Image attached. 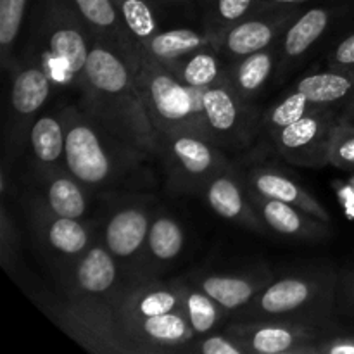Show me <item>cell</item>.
<instances>
[{
    "label": "cell",
    "mask_w": 354,
    "mask_h": 354,
    "mask_svg": "<svg viewBox=\"0 0 354 354\" xmlns=\"http://www.w3.org/2000/svg\"><path fill=\"white\" fill-rule=\"evenodd\" d=\"M80 106L107 131L149 158H159L158 130L147 113L137 80L114 45L93 37L83 73Z\"/></svg>",
    "instance_id": "6da1fadb"
},
{
    "label": "cell",
    "mask_w": 354,
    "mask_h": 354,
    "mask_svg": "<svg viewBox=\"0 0 354 354\" xmlns=\"http://www.w3.org/2000/svg\"><path fill=\"white\" fill-rule=\"evenodd\" d=\"M59 116L66 135V168L93 192H114L144 169L147 154L124 144L82 106L68 104Z\"/></svg>",
    "instance_id": "7a4b0ae2"
},
{
    "label": "cell",
    "mask_w": 354,
    "mask_h": 354,
    "mask_svg": "<svg viewBox=\"0 0 354 354\" xmlns=\"http://www.w3.org/2000/svg\"><path fill=\"white\" fill-rule=\"evenodd\" d=\"M334 266H310L273 279L254 299L235 313V320H292L335 325Z\"/></svg>",
    "instance_id": "3957f363"
},
{
    "label": "cell",
    "mask_w": 354,
    "mask_h": 354,
    "mask_svg": "<svg viewBox=\"0 0 354 354\" xmlns=\"http://www.w3.org/2000/svg\"><path fill=\"white\" fill-rule=\"evenodd\" d=\"M127 62L137 80L142 100L156 130L161 133L187 131L213 140L204 121L203 90L180 83L178 78L156 61L140 44Z\"/></svg>",
    "instance_id": "277c9868"
},
{
    "label": "cell",
    "mask_w": 354,
    "mask_h": 354,
    "mask_svg": "<svg viewBox=\"0 0 354 354\" xmlns=\"http://www.w3.org/2000/svg\"><path fill=\"white\" fill-rule=\"evenodd\" d=\"M55 324L80 346L100 354H137L111 297L69 296L52 310Z\"/></svg>",
    "instance_id": "5b68a950"
},
{
    "label": "cell",
    "mask_w": 354,
    "mask_h": 354,
    "mask_svg": "<svg viewBox=\"0 0 354 354\" xmlns=\"http://www.w3.org/2000/svg\"><path fill=\"white\" fill-rule=\"evenodd\" d=\"M41 37L52 64L61 68L64 82L80 90L93 33L73 0H44Z\"/></svg>",
    "instance_id": "8992f818"
},
{
    "label": "cell",
    "mask_w": 354,
    "mask_h": 354,
    "mask_svg": "<svg viewBox=\"0 0 354 354\" xmlns=\"http://www.w3.org/2000/svg\"><path fill=\"white\" fill-rule=\"evenodd\" d=\"M158 138L159 159L173 194H201L207 180L230 162L220 145L201 135L158 131Z\"/></svg>",
    "instance_id": "52a82bcc"
},
{
    "label": "cell",
    "mask_w": 354,
    "mask_h": 354,
    "mask_svg": "<svg viewBox=\"0 0 354 354\" xmlns=\"http://www.w3.org/2000/svg\"><path fill=\"white\" fill-rule=\"evenodd\" d=\"M23 207L35 242L62 280L92 245V228L83 220L55 214L37 190L26 194Z\"/></svg>",
    "instance_id": "ba28073f"
},
{
    "label": "cell",
    "mask_w": 354,
    "mask_h": 354,
    "mask_svg": "<svg viewBox=\"0 0 354 354\" xmlns=\"http://www.w3.org/2000/svg\"><path fill=\"white\" fill-rule=\"evenodd\" d=\"M337 325L292 320H235L225 327L249 354H317L318 342Z\"/></svg>",
    "instance_id": "9c48e42d"
},
{
    "label": "cell",
    "mask_w": 354,
    "mask_h": 354,
    "mask_svg": "<svg viewBox=\"0 0 354 354\" xmlns=\"http://www.w3.org/2000/svg\"><path fill=\"white\" fill-rule=\"evenodd\" d=\"M10 73V140L14 151H19L30 133L31 124L47 102L52 92L50 59L45 54H24L14 61Z\"/></svg>",
    "instance_id": "30bf717a"
},
{
    "label": "cell",
    "mask_w": 354,
    "mask_h": 354,
    "mask_svg": "<svg viewBox=\"0 0 354 354\" xmlns=\"http://www.w3.org/2000/svg\"><path fill=\"white\" fill-rule=\"evenodd\" d=\"M341 106H317L283 130L270 135V149L286 161L304 168L330 165V140Z\"/></svg>",
    "instance_id": "8fae6325"
},
{
    "label": "cell",
    "mask_w": 354,
    "mask_h": 354,
    "mask_svg": "<svg viewBox=\"0 0 354 354\" xmlns=\"http://www.w3.org/2000/svg\"><path fill=\"white\" fill-rule=\"evenodd\" d=\"M203 113L211 138L223 151L245 149L258 133L259 118L227 82L203 90Z\"/></svg>",
    "instance_id": "7c38bea8"
},
{
    "label": "cell",
    "mask_w": 354,
    "mask_h": 354,
    "mask_svg": "<svg viewBox=\"0 0 354 354\" xmlns=\"http://www.w3.org/2000/svg\"><path fill=\"white\" fill-rule=\"evenodd\" d=\"M152 203L149 196H127L118 204L106 220L102 232V242L118 265L133 270V279L140 268L147 242L149 228L152 223Z\"/></svg>",
    "instance_id": "4fadbf2b"
},
{
    "label": "cell",
    "mask_w": 354,
    "mask_h": 354,
    "mask_svg": "<svg viewBox=\"0 0 354 354\" xmlns=\"http://www.w3.org/2000/svg\"><path fill=\"white\" fill-rule=\"evenodd\" d=\"M299 14L301 10L294 6H273L259 10L218 35L214 47L228 62L265 50L279 44L289 24Z\"/></svg>",
    "instance_id": "5bb4252c"
},
{
    "label": "cell",
    "mask_w": 354,
    "mask_h": 354,
    "mask_svg": "<svg viewBox=\"0 0 354 354\" xmlns=\"http://www.w3.org/2000/svg\"><path fill=\"white\" fill-rule=\"evenodd\" d=\"M201 196L223 220L234 221L258 234H265L268 228L256 207L252 206L249 187L235 162L230 161L220 171L214 173L204 185Z\"/></svg>",
    "instance_id": "9a60e30c"
},
{
    "label": "cell",
    "mask_w": 354,
    "mask_h": 354,
    "mask_svg": "<svg viewBox=\"0 0 354 354\" xmlns=\"http://www.w3.org/2000/svg\"><path fill=\"white\" fill-rule=\"evenodd\" d=\"M124 335L137 354H168L180 349L196 337L183 310L147 318L120 320Z\"/></svg>",
    "instance_id": "2e32d148"
},
{
    "label": "cell",
    "mask_w": 354,
    "mask_h": 354,
    "mask_svg": "<svg viewBox=\"0 0 354 354\" xmlns=\"http://www.w3.org/2000/svg\"><path fill=\"white\" fill-rule=\"evenodd\" d=\"M114 311L120 320L147 318L182 310V296L173 280L135 279L120 286L111 296Z\"/></svg>",
    "instance_id": "e0dca14e"
},
{
    "label": "cell",
    "mask_w": 354,
    "mask_h": 354,
    "mask_svg": "<svg viewBox=\"0 0 354 354\" xmlns=\"http://www.w3.org/2000/svg\"><path fill=\"white\" fill-rule=\"evenodd\" d=\"M337 16V7H311L301 12L289 24L279 41V64H277L275 78H286L327 35Z\"/></svg>",
    "instance_id": "ac0fdd59"
},
{
    "label": "cell",
    "mask_w": 354,
    "mask_h": 354,
    "mask_svg": "<svg viewBox=\"0 0 354 354\" xmlns=\"http://www.w3.org/2000/svg\"><path fill=\"white\" fill-rule=\"evenodd\" d=\"M120 265L104 242H92L85 254L62 279L69 296L111 297L118 289Z\"/></svg>",
    "instance_id": "d6986e66"
},
{
    "label": "cell",
    "mask_w": 354,
    "mask_h": 354,
    "mask_svg": "<svg viewBox=\"0 0 354 354\" xmlns=\"http://www.w3.org/2000/svg\"><path fill=\"white\" fill-rule=\"evenodd\" d=\"M273 279L275 275L266 266L244 273H206L189 277L190 282L209 294L227 313L234 315L251 303Z\"/></svg>",
    "instance_id": "ffe728a7"
},
{
    "label": "cell",
    "mask_w": 354,
    "mask_h": 354,
    "mask_svg": "<svg viewBox=\"0 0 354 354\" xmlns=\"http://www.w3.org/2000/svg\"><path fill=\"white\" fill-rule=\"evenodd\" d=\"M249 197L266 227L275 234L297 241H322L330 237L328 223H324L294 204L270 199L252 189H249Z\"/></svg>",
    "instance_id": "44dd1931"
},
{
    "label": "cell",
    "mask_w": 354,
    "mask_h": 354,
    "mask_svg": "<svg viewBox=\"0 0 354 354\" xmlns=\"http://www.w3.org/2000/svg\"><path fill=\"white\" fill-rule=\"evenodd\" d=\"M241 175L244 182L248 183L249 189H252L254 192L270 197V199L294 204V206L301 207L306 213L313 214L315 218H318L324 223H330L328 211L299 182H296L289 173L282 171L279 168H272V166L254 165L251 168L241 169Z\"/></svg>",
    "instance_id": "7402d4cb"
},
{
    "label": "cell",
    "mask_w": 354,
    "mask_h": 354,
    "mask_svg": "<svg viewBox=\"0 0 354 354\" xmlns=\"http://www.w3.org/2000/svg\"><path fill=\"white\" fill-rule=\"evenodd\" d=\"M185 245V230L175 216L156 213L149 228L144 256L135 279H151L171 265L182 254Z\"/></svg>",
    "instance_id": "603a6c76"
},
{
    "label": "cell",
    "mask_w": 354,
    "mask_h": 354,
    "mask_svg": "<svg viewBox=\"0 0 354 354\" xmlns=\"http://www.w3.org/2000/svg\"><path fill=\"white\" fill-rule=\"evenodd\" d=\"M38 190L50 211L59 216L83 220L88 209L90 190L68 168L35 171Z\"/></svg>",
    "instance_id": "cb8c5ba5"
},
{
    "label": "cell",
    "mask_w": 354,
    "mask_h": 354,
    "mask_svg": "<svg viewBox=\"0 0 354 354\" xmlns=\"http://www.w3.org/2000/svg\"><path fill=\"white\" fill-rule=\"evenodd\" d=\"M277 64H279V44L232 61L228 64L227 83L244 102L251 104L275 75Z\"/></svg>",
    "instance_id": "d4e9b609"
},
{
    "label": "cell",
    "mask_w": 354,
    "mask_h": 354,
    "mask_svg": "<svg viewBox=\"0 0 354 354\" xmlns=\"http://www.w3.org/2000/svg\"><path fill=\"white\" fill-rule=\"evenodd\" d=\"M76 9L88 24L93 37L102 38L118 48L124 59H130L137 50L138 41L124 26L114 0H73Z\"/></svg>",
    "instance_id": "484cf974"
},
{
    "label": "cell",
    "mask_w": 354,
    "mask_h": 354,
    "mask_svg": "<svg viewBox=\"0 0 354 354\" xmlns=\"http://www.w3.org/2000/svg\"><path fill=\"white\" fill-rule=\"evenodd\" d=\"M35 171H47L66 166V135L59 111L41 114L28 133Z\"/></svg>",
    "instance_id": "4316f807"
},
{
    "label": "cell",
    "mask_w": 354,
    "mask_h": 354,
    "mask_svg": "<svg viewBox=\"0 0 354 354\" xmlns=\"http://www.w3.org/2000/svg\"><path fill=\"white\" fill-rule=\"evenodd\" d=\"M228 64L230 62L225 61L218 48L206 47L162 66H166L185 86L204 90L227 82Z\"/></svg>",
    "instance_id": "83f0119b"
},
{
    "label": "cell",
    "mask_w": 354,
    "mask_h": 354,
    "mask_svg": "<svg viewBox=\"0 0 354 354\" xmlns=\"http://www.w3.org/2000/svg\"><path fill=\"white\" fill-rule=\"evenodd\" d=\"M311 106H342L354 92V68H328L296 83Z\"/></svg>",
    "instance_id": "f1b7e54d"
},
{
    "label": "cell",
    "mask_w": 354,
    "mask_h": 354,
    "mask_svg": "<svg viewBox=\"0 0 354 354\" xmlns=\"http://www.w3.org/2000/svg\"><path fill=\"white\" fill-rule=\"evenodd\" d=\"M142 45V44H140ZM142 47L161 64H169L173 61L185 57L192 52L206 47H214V38L207 31L178 28V30H159L147 44ZM216 48V47H214Z\"/></svg>",
    "instance_id": "f546056e"
},
{
    "label": "cell",
    "mask_w": 354,
    "mask_h": 354,
    "mask_svg": "<svg viewBox=\"0 0 354 354\" xmlns=\"http://www.w3.org/2000/svg\"><path fill=\"white\" fill-rule=\"evenodd\" d=\"M175 283L182 296V310L196 335L218 330L225 315H228L227 311L209 294L204 292L199 286L190 280L175 279Z\"/></svg>",
    "instance_id": "4dcf8cb0"
},
{
    "label": "cell",
    "mask_w": 354,
    "mask_h": 354,
    "mask_svg": "<svg viewBox=\"0 0 354 354\" xmlns=\"http://www.w3.org/2000/svg\"><path fill=\"white\" fill-rule=\"evenodd\" d=\"M313 107L315 106H311V102L306 99V95L294 86L292 92H289L286 97H282L275 106L270 107V109L259 118L258 133L263 131L266 137H270V135L283 130V128H287L289 124L296 123L297 120L306 116Z\"/></svg>",
    "instance_id": "1f68e13d"
},
{
    "label": "cell",
    "mask_w": 354,
    "mask_h": 354,
    "mask_svg": "<svg viewBox=\"0 0 354 354\" xmlns=\"http://www.w3.org/2000/svg\"><path fill=\"white\" fill-rule=\"evenodd\" d=\"M28 0H0V64L9 71L14 61V45L19 37Z\"/></svg>",
    "instance_id": "d6a6232c"
},
{
    "label": "cell",
    "mask_w": 354,
    "mask_h": 354,
    "mask_svg": "<svg viewBox=\"0 0 354 354\" xmlns=\"http://www.w3.org/2000/svg\"><path fill=\"white\" fill-rule=\"evenodd\" d=\"M114 3L124 26L138 44H147L159 31L154 9L147 0H114Z\"/></svg>",
    "instance_id": "836d02e7"
},
{
    "label": "cell",
    "mask_w": 354,
    "mask_h": 354,
    "mask_svg": "<svg viewBox=\"0 0 354 354\" xmlns=\"http://www.w3.org/2000/svg\"><path fill=\"white\" fill-rule=\"evenodd\" d=\"M273 6L277 3H270L266 0H214L213 16H211V23L207 24L206 31L211 37L216 38L232 24Z\"/></svg>",
    "instance_id": "e575fe53"
},
{
    "label": "cell",
    "mask_w": 354,
    "mask_h": 354,
    "mask_svg": "<svg viewBox=\"0 0 354 354\" xmlns=\"http://www.w3.org/2000/svg\"><path fill=\"white\" fill-rule=\"evenodd\" d=\"M180 353L190 354H249L245 346L228 330L211 332L190 339Z\"/></svg>",
    "instance_id": "d590c367"
},
{
    "label": "cell",
    "mask_w": 354,
    "mask_h": 354,
    "mask_svg": "<svg viewBox=\"0 0 354 354\" xmlns=\"http://www.w3.org/2000/svg\"><path fill=\"white\" fill-rule=\"evenodd\" d=\"M328 159L335 168L354 169V120H342L337 116Z\"/></svg>",
    "instance_id": "8d00e7d4"
},
{
    "label": "cell",
    "mask_w": 354,
    "mask_h": 354,
    "mask_svg": "<svg viewBox=\"0 0 354 354\" xmlns=\"http://www.w3.org/2000/svg\"><path fill=\"white\" fill-rule=\"evenodd\" d=\"M19 249V239L14 228V221H10L9 211L6 206V197L2 201V211H0V258L6 268H10V263L17 258Z\"/></svg>",
    "instance_id": "74e56055"
},
{
    "label": "cell",
    "mask_w": 354,
    "mask_h": 354,
    "mask_svg": "<svg viewBox=\"0 0 354 354\" xmlns=\"http://www.w3.org/2000/svg\"><path fill=\"white\" fill-rule=\"evenodd\" d=\"M335 313L354 320V272L339 273L335 290Z\"/></svg>",
    "instance_id": "f35d334b"
},
{
    "label": "cell",
    "mask_w": 354,
    "mask_h": 354,
    "mask_svg": "<svg viewBox=\"0 0 354 354\" xmlns=\"http://www.w3.org/2000/svg\"><path fill=\"white\" fill-rule=\"evenodd\" d=\"M328 68H354V31L346 35L327 55Z\"/></svg>",
    "instance_id": "ab89813d"
},
{
    "label": "cell",
    "mask_w": 354,
    "mask_h": 354,
    "mask_svg": "<svg viewBox=\"0 0 354 354\" xmlns=\"http://www.w3.org/2000/svg\"><path fill=\"white\" fill-rule=\"evenodd\" d=\"M317 354H354V334L339 335L334 330L318 342Z\"/></svg>",
    "instance_id": "60d3db41"
},
{
    "label": "cell",
    "mask_w": 354,
    "mask_h": 354,
    "mask_svg": "<svg viewBox=\"0 0 354 354\" xmlns=\"http://www.w3.org/2000/svg\"><path fill=\"white\" fill-rule=\"evenodd\" d=\"M339 118H342V120H354V92L339 107Z\"/></svg>",
    "instance_id": "b9f144b4"
},
{
    "label": "cell",
    "mask_w": 354,
    "mask_h": 354,
    "mask_svg": "<svg viewBox=\"0 0 354 354\" xmlns=\"http://www.w3.org/2000/svg\"><path fill=\"white\" fill-rule=\"evenodd\" d=\"M270 3H277V6H297V3H304L308 0H266Z\"/></svg>",
    "instance_id": "7bdbcfd3"
},
{
    "label": "cell",
    "mask_w": 354,
    "mask_h": 354,
    "mask_svg": "<svg viewBox=\"0 0 354 354\" xmlns=\"http://www.w3.org/2000/svg\"><path fill=\"white\" fill-rule=\"evenodd\" d=\"M162 3H176V2H182V0H159Z\"/></svg>",
    "instance_id": "ee69618b"
}]
</instances>
